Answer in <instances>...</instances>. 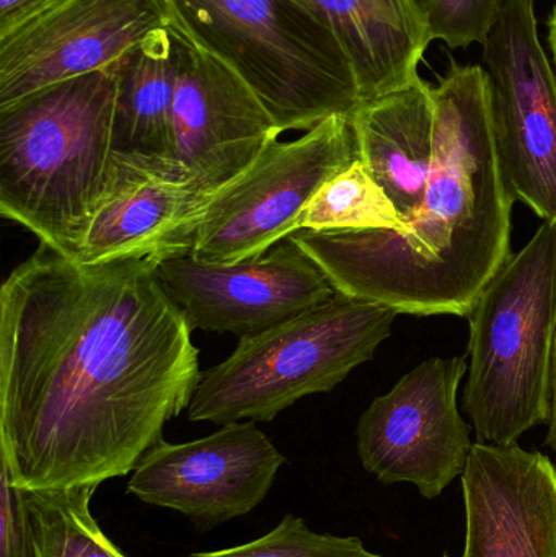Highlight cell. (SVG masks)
Returning <instances> with one entry per match:
<instances>
[{
    "label": "cell",
    "instance_id": "1",
    "mask_svg": "<svg viewBox=\"0 0 556 557\" xmlns=\"http://www.w3.org/2000/svg\"><path fill=\"white\" fill-rule=\"evenodd\" d=\"M201 376L156 261L84 264L41 245L0 288V460L20 490L126 476Z\"/></svg>",
    "mask_w": 556,
    "mask_h": 557
},
{
    "label": "cell",
    "instance_id": "2",
    "mask_svg": "<svg viewBox=\"0 0 556 557\" xmlns=\"http://www.w3.org/2000/svg\"><path fill=\"white\" fill-rule=\"evenodd\" d=\"M433 95V172L404 234L299 231L291 238L339 294L398 313L467 317L511 258L516 196L496 153L483 65H450Z\"/></svg>",
    "mask_w": 556,
    "mask_h": 557
},
{
    "label": "cell",
    "instance_id": "3",
    "mask_svg": "<svg viewBox=\"0 0 556 557\" xmlns=\"http://www.w3.org/2000/svg\"><path fill=\"white\" fill-rule=\"evenodd\" d=\"M116 62L0 104V214L75 260L113 162Z\"/></svg>",
    "mask_w": 556,
    "mask_h": 557
},
{
    "label": "cell",
    "instance_id": "4",
    "mask_svg": "<svg viewBox=\"0 0 556 557\" xmlns=\"http://www.w3.org/2000/svg\"><path fill=\"white\" fill-rule=\"evenodd\" d=\"M193 45L231 67L281 134L353 116L362 103L335 33L299 0H165Z\"/></svg>",
    "mask_w": 556,
    "mask_h": 557
},
{
    "label": "cell",
    "instance_id": "5",
    "mask_svg": "<svg viewBox=\"0 0 556 557\" xmlns=\"http://www.w3.org/2000/svg\"><path fill=\"white\" fill-rule=\"evenodd\" d=\"M464 409L483 444H518L551 419L556 327V225L545 224L467 314Z\"/></svg>",
    "mask_w": 556,
    "mask_h": 557
},
{
    "label": "cell",
    "instance_id": "6",
    "mask_svg": "<svg viewBox=\"0 0 556 557\" xmlns=\"http://www.w3.org/2000/svg\"><path fill=\"white\" fill-rule=\"evenodd\" d=\"M398 314L336 292L319 307L242 337L228 359L202 373L189 421H273L304 396L332 392L374 357Z\"/></svg>",
    "mask_w": 556,
    "mask_h": 557
},
{
    "label": "cell",
    "instance_id": "7",
    "mask_svg": "<svg viewBox=\"0 0 556 557\" xmlns=\"http://www.w3.org/2000/svg\"><path fill=\"white\" fill-rule=\"evenodd\" d=\"M359 159L351 116H332L297 139L274 137L240 175L212 193L191 255L208 263L258 257L297 232L313 196Z\"/></svg>",
    "mask_w": 556,
    "mask_h": 557
},
{
    "label": "cell",
    "instance_id": "8",
    "mask_svg": "<svg viewBox=\"0 0 556 557\" xmlns=\"http://www.w3.org/2000/svg\"><path fill=\"white\" fill-rule=\"evenodd\" d=\"M496 153L516 198L556 225V74L535 0H505L483 45Z\"/></svg>",
    "mask_w": 556,
    "mask_h": 557
},
{
    "label": "cell",
    "instance_id": "9",
    "mask_svg": "<svg viewBox=\"0 0 556 557\" xmlns=\"http://www.w3.org/2000/svg\"><path fill=\"white\" fill-rule=\"evenodd\" d=\"M170 23L165 0H29L0 16V104L110 67Z\"/></svg>",
    "mask_w": 556,
    "mask_h": 557
},
{
    "label": "cell",
    "instance_id": "10",
    "mask_svg": "<svg viewBox=\"0 0 556 557\" xmlns=\"http://www.w3.org/2000/svg\"><path fill=\"white\" fill-rule=\"evenodd\" d=\"M467 369L466 357H433L371 403L356 429L368 473L384 484H413L424 499L462 476L473 447L457 405Z\"/></svg>",
    "mask_w": 556,
    "mask_h": 557
},
{
    "label": "cell",
    "instance_id": "11",
    "mask_svg": "<svg viewBox=\"0 0 556 557\" xmlns=\"http://www.w3.org/2000/svg\"><path fill=\"white\" fill-rule=\"evenodd\" d=\"M157 274L189 330L248 337L263 333L336 294L319 267L294 244L237 263H208L193 255L157 263Z\"/></svg>",
    "mask_w": 556,
    "mask_h": 557
},
{
    "label": "cell",
    "instance_id": "12",
    "mask_svg": "<svg viewBox=\"0 0 556 557\" xmlns=\"http://www.w3.org/2000/svg\"><path fill=\"white\" fill-rule=\"evenodd\" d=\"M284 463L257 422H231L198 441L153 445L134 468L127 493L211 529L260 506Z\"/></svg>",
    "mask_w": 556,
    "mask_h": 557
},
{
    "label": "cell",
    "instance_id": "13",
    "mask_svg": "<svg viewBox=\"0 0 556 557\" xmlns=\"http://www.w3.org/2000/svg\"><path fill=\"white\" fill-rule=\"evenodd\" d=\"M212 193L175 157L113 153L107 189L75 261L169 260L191 255Z\"/></svg>",
    "mask_w": 556,
    "mask_h": 557
},
{
    "label": "cell",
    "instance_id": "14",
    "mask_svg": "<svg viewBox=\"0 0 556 557\" xmlns=\"http://www.w3.org/2000/svg\"><path fill=\"white\" fill-rule=\"evenodd\" d=\"M172 28L180 52L173 107L175 159L202 189L214 193L245 172L281 133L254 90L231 67Z\"/></svg>",
    "mask_w": 556,
    "mask_h": 557
},
{
    "label": "cell",
    "instance_id": "15",
    "mask_svg": "<svg viewBox=\"0 0 556 557\" xmlns=\"http://www.w3.org/2000/svg\"><path fill=\"white\" fill-rule=\"evenodd\" d=\"M462 491V557H556V468L547 455L477 442Z\"/></svg>",
    "mask_w": 556,
    "mask_h": 557
},
{
    "label": "cell",
    "instance_id": "16",
    "mask_svg": "<svg viewBox=\"0 0 556 557\" xmlns=\"http://www.w3.org/2000/svg\"><path fill=\"white\" fill-rule=\"evenodd\" d=\"M351 120L359 159L407 227L423 205L434 166L433 87L418 77L401 90L362 101Z\"/></svg>",
    "mask_w": 556,
    "mask_h": 557
},
{
    "label": "cell",
    "instance_id": "17",
    "mask_svg": "<svg viewBox=\"0 0 556 557\" xmlns=\"http://www.w3.org/2000/svg\"><path fill=\"white\" fill-rule=\"evenodd\" d=\"M342 42L361 100L413 84L430 46L427 25L411 0H299Z\"/></svg>",
    "mask_w": 556,
    "mask_h": 557
},
{
    "label": "cell",
    "instance_id": "18",
    "mask_svg": "<svg viewBox=\"0 0 556 557\" xmlns=\"http://www.w3.org/2000/svg\"><path fill=\"white\" fill-rule=\"evenodd\" d=\"M178 65V38L172 26L157 29L116 62L114 152L175 157Z\"/></svg>",
    "mask_w": 556,
    "mask_h": 557
},
{
    "label": "cell",
    "instance_id": "19",
    "mask_svg": "<svg viewBox=\"0 0 556 557\" xmlns=\"http://www.w3.org/2000/svg\"><path fill=\"white\" fill-rule=\"evenodd\" d=\"M97 487L25 491L35 557H126L91 513Z\"/></svg>",
    "mask_w": 556,
    "mask_h": 557
},
{
    "label": "cell",
    "instance_id": "20",
    "mask_svg": "<svg viewBox=\"0 0 556 557\" xmlns=\"http://www.w3.org/2000/svg\"><path fill=\"white\" fill-rule=\"evenodd\" d=\"M405 232L404 222L361 159L330 178L307 205L297 232Z\"/></svg>",
    "mask_w": 556,
    "mask_h": 557
},
{
    "label": "cell",
    "instance_id": "21",
    "mask_svg": "<svg viewBox=\"0 0 556 557\" xmlns=\"http://www.w3.org/2000/svg\"><path fill=\"white\" fill-rule=\"evenodd\" d=\"M189 557H384L366 548L356 536L317 533L306 520L286 516L276 529L247 545L199 553Z\"/></svg>",
    "mask_w": 556,
    "mask_h": 557
},
{
    "label": "cell",
    "instance_id": "22",
    "mask_svg": "<svg viewBox=\"0 0 556 557\" xmlns=\"http://www.w3.org/2000/svg\"><path fill=\"white\" fill-rule=\"evenodd\" d=\"M427 25L431 41L450 49L485 45L502 16L505 0H411Z\"/></svg>",
    "mask_w": 556,
    "mask_h": 557
},
{
    "label": "cell",
    "instance_id": "23",
    "mask_svg": "<svg viewBox=\"0 0 556 557\" xmlns=\"http://www.w3.org/2000/svg\"><path fill=\"white\" fill-rule=\"evenodd\" d=\"M0 557H35L25 491L0 460Z\"/></svg>",
    "mask_w": 556,
    "mask_h": 557
},
{
    "label": "cell",
    "instance_id": "24",
    "mask_svg": "<svg viewBox=\"0 0 556 557\" xmlns=\"http://www.w3.org/2000/svg\"><path fill=\"white\" fill-rule=\"evenodd\" d=\"M547 445L556 458V327L554 341V366H552L551 419H548Z\"/></svg>",
    "mask_w": 556,
    "mask_h": 557
},
{
    "label": "cell",
    "instance_id": "25",
    "mask_svg": "<svg viewBox=\"0 0 556 557\" xmlns=\"http://www.w3.org/2000/svg\"><path fill=\"white\" fill-rule=\"evenodd\" d=\"M548 46H551L552 58H554V69L556 74V3L552 9L547 20Z\"/></svg>",
    "mask_w": 556,
    "mask_h": 557
},
{
    "label": "cell",
    "instance_id": "26",
    "mask_svg": "<svg viewBox=\"0 0 556 557\" xmlns=\"http://www.w3.org/2000/svg\"><path fill=\"white\" fill-rule=\"evenodd\" d=\"M29 0H0V16L15 12L20 7L25 5Z\"/></svg>",
    "mask_w": 556,
    "mask_h": 557
},
{
    "label": "cell",
    "instance_id": "27",
    "mask_svg": "<svg viewBox=\"0 0 556 557\" xmlns=\"http://www.w3.org/2000/svg\"><path fill=\"white\" fill-rule=\"evenodd\" d=\"M443 557H449V556H447V555H444Z\"/></svg>",
    "mask_w": 556,
    "mask_h": 557
}]
</instances>
